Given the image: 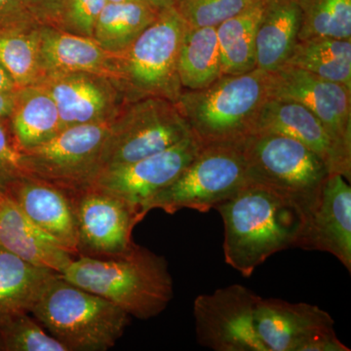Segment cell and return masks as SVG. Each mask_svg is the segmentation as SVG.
<instances>
[{"label": "cell", "mask_w": 351, "mask_h": 351, "mask_svg": "<svg viewBox=\"0 0 351 351\" xmlns=\"http://www.w3.org/2000/svg\"><path fill=\"white\" fill-rule=\"evenodd\" d=\"M215 209L225 228L226 263L245 277L274 254L297 248L306 223L293 203L250 182Z\"/></svg>", "instance_id": "6da1fadb"}, {"label": "cell", "mask_w": 351, "mask_h": 351, "mask_svg": "<svg viewBox=\"0 0 351 351\" xmlns=\"http://www.w3.org/2000/svg\"><path fill=\"white\" fill-rule=\"evenodd\" d=\"M40 84L54 99L63 129L112 121L127 103L117 82L99 73L48 76Z\"/></svg>", "instance_id": "9a60e30c"}, {"label": "cell", "mask_w": 351, "mask_h": 351, "mask_svg": "<svg viewBox=\"0 0 351 351\" xmlns=\"http://www.w3.org/2000/svg\"><path fill=\"white\" fill-rule=\"evenodd\" d=\"M301 10L298 0H267L256 31V64L274 71L286 64L299 41Z\"/></svg>", "instance_id": "44dd1931"}, {"label": "cell", "mask_w": 351, "mask_h": 351, "mask_svg": "<svg viewBox=\"0 0 351 351\" xmlns=\"http://www.w3.org/2000/svg\"></svg>", "instance_id": "60d3db41"}, {"label": "cell", "mask_w": 351, "mask_h": 351, "mask_svg": "<svg viewBox=\"0 0 351 351\" xmlns=\"http://www.w3.org/2000/svg\"><path fill=\"white\" fill-rule=\"evenodd\" d=\"M284 66L304 69L351 89V39L299 40Z\"/></svg>", "instance_id": "83f0119b"}, {"label": "cell", "mask_w": 351, "mask_h": 351, "mask_svg": "<svg viewBox=\"0 0 351 351\" xmlns=\"http://www.w3.org/2000/svg\"><path fill=\"white\" fill-rule=\"evenodd\" d=\"M258 297L240 284L198 295L193 304L198 343L215 351H267L256 329Z\"/></svg>", "instance_id": "8fae6325"}, {"label": "cell", "mask_w": 351, "mask_h": 351, "mask_svg": "<svg viewBox=\"0 0 351 351\" xmlns=\"http://www.w3.org/2000/svg\"><path fill=\"white\" fill-rule=\"evenodd\" d=\"M36 22L43 23L29 0H0V27Z\"/></svg>", "instance_id": "836d02e7"}, {"label": "cell", "mask_w": 351, "mask_h": 351, "mask_svg": "<svg viewBox=\"0 0 351 351\" xmlns=\"http://www.w3.org/2000/svg\"><path fill=\"white\" fill-rule=\"evenodd\" d=\"M260 131L280 134L302 143L324 161L330 174H339L346 179L327 131L302 104L288 99H269L258 117L256 132Z\"/></svg>", "instance_id": "ffe728a7"}, {"label": "cell", "mask_w": 351, "mask_h": 351, "mask_svg": "<svg viewBox=\"0 0 351 351\" xmlns=\"http://www.w3.org/2000/svg\"><path fill=\"white\" fill-rule=\"evenodd\" d=\"M8 196L34 225L78 257V237L73 195L27 174L7 189Z\"/></svg>", "instance_id": "e0dca14e"}, {"label": "cell", "mask_w": 351, "mask_h": 351, "mask_svg": "<svg viewBox=\"0 0 351 351\" xmlns=\"http://www.w3.org/2000/svg\"><path fill=\"white\" fill-rule=\"evenodd\" d=\"M29 314L68 351H106L121 338L131 316L60 274L44 284Z\"/></svg>", "instance_id": "277c9868"}, {"label": "cell", "mask_w": 351, "mask_h": 351, "mask_svg": "<svg viewBox=\"0 0 351 351\" xmlns=\"http://www.w3.org/2000/svg\"><path fill=\"white\" fill-rule=\"evenodd\" d=\"M272 98L298 101L315 115L331 138L346 181L351 180V89L294 66L271 71Z\"/></svg>", "instance_id": "30bf717a"}, {"label": "cell", "mask_w": 351, "mask_h": 351, "mask_svg": "<svg viewBox=\"0 0 351 351\" xmlns=\"http://www.w3.org/2000/svg\"><path fill=\"white\" fill-rule=\"evenodd\" d=\"M301 10L299 40L351 39V0H298Z\"/></svg>", "instance_id": "f1b7e54d"}, {"label": "cell", "mask_w": 351, "mask_h": 351, "mask_svg": "<svg viewBox=\"0 0 351 351\" xmlns=\"http://www.w3.org/2000/svg\"><path fill=\"white\" fill-rule=\"evenodd\" d=\"M178 73L182 89H204L219 80L221 54L217 27H186L180 46Z\"/></svg>", "instance_id": "cb8c5ba5"}, {"label": "cell", "mask_w": 351, "mask_h": 351, "mask_svg": "<svg viewBox=\"0 0 351 351\" xmlns=\"http://www.w3.org/2000/svg\"><path fill=\"white\" fill-rule=\"evenodd\" d=\"M9 127L21 152L47 142L63 129L56 103L43 84L18 88Z\"/></svg>", "instance_id": "7402d4cb"}, {"label": "cell", "mask_w": 351, "mask_h": 351, "mask_svg": "<svg viewBox=\"0 0 351 351\" xmlns=\"http://www.w3.org/2000/svg\"><path fill=\"white\" fill-rule=\"evenodd\" d=\"M152 9L160 13L167 9L175 8L179 0H144Z\"/></svg>", "instance_id": "74e56055"}, {"label": "cell", "mask_w": 351, "mask_h": 351, "mask_svg": "<svg viewBox=\"0 0 351 351\" xmlns=\"http://www.w3.org/2000/svg\"><path fill=\"white\" fill-rule=\"evenodd\" d=\"M174 101L163 98L127 101L112 121L101 156V170L135 162L191 137Z\"/></svg>", "instance_id": "ba28073f"}, {"label": "cell", "mask_w": 351, "mask_h": 351, "mask_svg": "<svg viewBox=\"0 0 351 351\" xmlns=\"http://www.w3.org/2000/svg\"><path fill=\"white\" fill-rule=\"evenodd\" d=\"M0 247L25 262L58 274H63L75 258L4 195H0Z\"/></svg>", "instance_id": "ac0fdd59"}, {"label": "cell", "mask_w": 351, "mask_h": 351, "mask_svg": "<svg viewBox=\"0 0 351 351\" xmlns=\"http://www.w3.org/2000/svg\"><path fill=\"white\" fill-rule=\"evenodd\" d=\"M29 2L43 24L58 27L63 0H29Z\"/></svg>", "instance_id": "e575fe53"}, {"label": "cell", "mask_w": 351, "mask_h": 351, "mask_svg": "<svg viewBox=\"0 0 351 351\" xmlns=\"http://www.w3.org/2000/svg\"><path fill=\"white\" fill-rule=\"evenodd\" d=\"M201 145L193 136L135 162L101 170L91 186L138 208L181 175Z\"/></svg>", "instance_id": "5bb4252c"}, {"label": "cell", "mask_w": 351, "mask_h": 351, "mask_svg": "<svg viewBox=\"0 0 351 351\" xmlns=\"http://www.w3.org/2000/svg\"><path fill=\"white\" fill-rule=\"evenodd\" d=\"M158 14L144 1L108 2L97 20L93 38L103 49L119 54L156 20Z\"/></svg>", "instance_id": "4316f807"}, {"label": "cell", "mask_w": 351, "mask_h": 351, "mask_svg": "<svg viewBox=\"0 0 351 351\" xmlns=\"http://www.w3.org/2000/svg\"><path fill=\"white\" fill-rule=\"evenodd\" d=\"M60 276L138 319L159 315L174 295L167 261L135 243L113 257L78 256Z\"/></svg>", "instance_id": "7a4b0ae2"}, {"label": "cell", "mask_w": 351, "mask_h": 351, "mask_svg": "<svg viewBox=\"0 0 351 351\" xmlns=\"http://www.w3.org/2000/svg\"><path fill=\"white\" fill-rule=\"evenodd\" d=\"M127 1H144V0H107V2H108V3H119V2Z\"/></svg>", "instance_id": "f35d334b"}, {"label": "cell", "mask_w": 351, "mask_h": 351, "mask_svg": "<svg viewBox=\"0 0 351 351\" xmlns=\"http://www.w3.org/2000/svg\"><path fill=\"white\" fill-rule=\"evenodd\" d=\"M17 90L0 91V123L9 122L11 114H12L14 105H15Z\"/></svg>", "instance_id": "d590c367"}, {"label": "cell", "mask_w": 351, "mask_h": 351, "mask_svg": "<svg viewBox=\"0 0 351 351\" xmlns=\"http://www.w3.org/2000/svg\"><path fill=\"white\" fill-rule=\"evenodd\" d=\"M107 3V0H63L57 27L93 38L97 20Z\"/></svg>", "instance_id": "1f68e13d"}, {"label": "cell", "mask_w": 351, "mask_h": 351, "mask_svg": "<svg viewBox=\"0 0 351 351\" xmlns=\"http://www.w3.org/2000/svg\"><path fill=\"white\" fill-rule=\"evenodd\" d=\"M24 174V169L22 167V154L14 140L9 122H1L0 123V195H4L9 186Z\"/></svg>", "instance_id": "d6a6232c"}, {"label": "cell", "mask_w": 351, "mask_h": 351, "mask_svg": "<svg viewBox=\"0 0 351 351\" xmlns=\"http://www.w3.org/2000/svg\"><path fill=\"white\" fill-rule=\"evenodd\" d=\"M243 147L248 182L293 203L306 221L331 175L324 161L294 138L270 132H255Z\"/></svg>", "instance_id": "5b68a950"}, {"label": "cell", "mask_w": 351, "mask_h": 351, "mask_svg": "<svg viewBox=\"0 0 351 351\" xmlns=\"http://www.w3.org/2000/svg\"><path fill=\"white\" fill-rule=\"evenodd\" d=\"M2 351H68L47 334L29 313L16 314L0 324Z\"/></svg>", "instance_id": "f546056e"}, {"label": "cell", "mask_w": 351, "mask_h": 351, "mask_svg": "<svg viewBox=\"0 0 351 351\" xmlns=\"http://www.w3.org/2000/svg\"><path fill=\"white\" fill-rule=\"evenodd\" d=\"M0 351H2L1 338H0Z\"/></svg>", "instance_id": "ab89813d"}, {"label": "cell", "mask_w": 351, "mask_h": 351, "mask_svg": "<svg viewBox=\"0 0 351 351\" xmlns=\"http://www.w3.org/2000/svg\"><path fill=\"white\" fill-rule=\"evenodd\" d=\"M257 0H179L175 6L189 27H218Z\"/></svg>", "instance_id": "4dcf8cb0"}, {"label": "cell", "mask_w": 351, "mask_h": 351, "mask_svg": "<svg viewBox=\"0 0 351 351\" xmlns=\"http://www.w3.org/2000/svg\"><path fill=\"white\" fill-rule=\"evenodd\" d=\"M188 25L175 8L167 9L129 47L113 54V80L126 101L154 97L177 103L184 91L178 59Z\"/></svg>", "instance_id": "8992f818"}, {"label": "cell", "mask_w": 351, "mask_h": 351, "mask_svg": "<svg viewBox=\"0 0 351 351\" xmlns=\"http://www.w3.org/2000/svg\"><path fill=\"white\" fill-rule=\"evenodd\" d=\"M243 142L201 145L195 158L172 184L140 208L143 219L154 209L209 212L248 184Z\"/></svg>", "instance_id": "52a82bcc"}, {"label": "cell", "mask_w": 351, "mask_h": 351, "mask_svg": "<svg viewBox=\"0 0 351 351\" xmlns=\"http://www.w3.org/2000/svg\"><path fill=\"white\" fill-rule=\"evenodd\" d=\"M271 95V71L221 75L204 89L184 90L176 105L201 145L239 144L255 133Z\"/></svg>", "instance_id": "3957f363"}, {"label": "cell", "mask_w": 351, "mask_h": 351, "mask_svg": "<svg viewBox=\"0 0 351 351\" xmlns=\"http://www.w3.org/2000/svg\"><path fill=\"white\" fill-rule=\"evenodd\" d=\"M112 121L66 127L47 142L21 152L25 174L69 193L91 186L101 171Z\"/></svg>", "instance_id": "9c48e42d"}, {"label": "cell", "mask_w": 351, "mask_h": 351, "mask_svg": "<svg viewBox=\"0 0 351 351\" xmlns=\"http://www.w3.org/2000/svg\"><path fill=\"white\" fill-rule=\"evenodd\" d=\"M297 248L327 252L351 271V188L343 176L328 177L319 203L304 223Z\"/></svg>", "instance_id": "2e32d148"}, {"label": "cell", "mask_w": 351, "mask_h": 351, "mask_svg": "<svg viewBox=\"0 0 351 351\" xmlns=\"http://www.w3.org/2000/svg\"><path fill=\"white\" fill-rule=\"evenodd\" d=\"M39 60L44 80L71 73H92L113 78V54L94 38L69 34L43 24L40 27Z\"/></svg>", "instance_id": "d6986e66"}, {"label": "cell", "mask_w": 351, "mask_h": 351, "mask_svg": "<svg viewBox=\"0 0 351 351\" xmlns=\"http://www.w3.org/2000/svg\"><path fill=\"white\" fill-rule=\"evenodd\" d=\"M43 23L0 27V64L18 87L43 83L39 60Z\"/></svg>", "instance_id": "484cf974"}, {"label": "cell", "mask_w": 351, "mask_h": 351, "mask_svg": "<svg viewBox=\"0 0 351 351\" xmlns=\"http://www.w3.org/2000/svg\"><path fill=\"white\" fill-rule=\"evenodd\" d=\"M71 195L77 228L78 256L113 257L133 246L132 232L143 219L138 208L93 186Z\"/></svg>", "instance_id": "4fadbf2b"}, {"label": "cell", "mask_w": 351, "mask_h": 351, "mask_svg": "<svg viewBox=\"0 0 351 351\" xmlns=\"http://www.w3.org/2000/svg\"><path fill=\"white\" fill-rule=\"evenodd\" d=\"M255 323L267 351H350L337 337L332 316L306 302L258 297Z\"/></svg>", "instance_id": "7c38bea8"}, {"label": "cell", "mask_w": 351, "mask_h": 351, "mask_svg": "<svg viewBox=\"0 0 351 351\" xmlns=\"http://www.w3.org/2000/svg\"><path fill=\"white\" fill-rule=\"evenodd\" d=\"M54 274L0 247V324L16 314L29 313L44 284Z\"/></svg>", "instance_id": "603a6c76"}, {"label": "cell", "mask_w": 351, "mask_h": 351, "mask_svg": "<svg viewBox=\"0 0 351 351\" xmlns=\"http://www.w3.org/2000/svg\"><path fill=\"white\" fill-rule=\"evenodd\" d=\"M18 88L19 87L14 82L13 78L0 64V91H14Z\"/></svg>", "instance_id": "8d00e7d4"}, {"label": "cell", "mask_w": 351, "mask_h": 351, "mask_svg": "<svg viewBox=\"0 0 351 351\" xmlns=\"http://www.w3.org/2000/svg\"><path fill=\"white\" fill-rule=\"evenodd\" d=\"M265 2L267 0H257L217 27L223 75H242L257 69L256 31Z\"/></svg>", "instance_id": "d4e9b609"}]
</instances>
